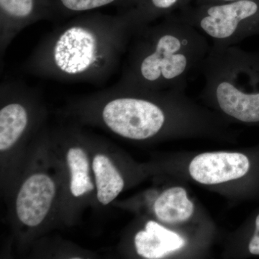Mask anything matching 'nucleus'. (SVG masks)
Listing matches in <instances>:
<instances>
[{"label": "nucleus", "instance_id": "nucleus-8", "mask_svg": "<svg viewBox=\"0 0 259 259\" xmlns=\"http://www.w3.org/2000/svg\"><path fill=\"white\" fill-rule=\"evenodd\" d=\"M41 20H49L41 0H0L1 57L19 32Z\"/></svg>", "mask_w": 259, "mask_h": 259}, {"label": "nucleus", "instance_id": "nucleus-12", "mask_svg": "<svg viewBox=\"0 0 259 259\" xmlns=\"http://www.w3.org/2000/svg\"><path fill=\"white\" fill-rule=\"evenodd\" d=\"M194 204L182 187H173L163 192L156 199L154 211L158 219L165 223L185 222L194 212Z\"/></svg>", "mask_w": 259, "mask_h": 259}, {"label": "nucleus", "instance_id": "nucleus-14", "mask_svg": "<svg viewBox=\"0 0 259 259\" xmlns=\"http://www.w3.org/2000/svg\"><path fill=\"white\" fill-rule=\"evenodd\" d=\"M93 168L96 180L99 202L108 204L122 192L124 180L107 156L97 154L93 159Z\"/></svg>", "mask_w": 259, "mask_h": 259}, {"label": "nucleus", "instance_id": "nucleus-15", "mask_svg": "<svg viewBox=\"0 0 259 259\" xmlns=\"http://www.w3.org/2000/svg\"><path fill=\"white\" fill-rule=\"evenodd\" d=\"M66 160L71 172L70 189L73 195L78 197L93 190L94 185L89 176L88 157L82 148H70Z\"/></svg>", "mask_w": 259, "mask_h": 259}, {"label": "nucleus", "instance_id": "nucleus-9", "mask_svg": "<svg viewBox=\"0 0 259 259\" xmlns=\"http://www.w3.org/2000/svg\"><path fill=\"white\" fill-rule=\"evenodd\" d=\"M185 244V240L177 233L154 221L146 223L144 231H139L135 237L137 253L148 259L161 258Z\"/></svg>", "mask_w": 259, "mask_h": 259}, {"label": "nucleus", "instance_id": "nucleus-13", "mask_svg": "<svg viewBox=\"0 0 259 259\" xmlns=\"http://www.w3.org/2000/svg\"><path fill=\"white\" fill-rule=\"evenodd\" d=\"M29 113L20 102H10L0 110V150L5 151L14 146L26 131Z\"/></svg>", "mask_w": 259, "mask_h": 259}, {"label": "nucleus", "instance_id": "nucleus-5", "mask_svg": "<svg viewBox=\"0 0 259 259\" xmlns=\"http://www.w3.org/2000/svg\"><path fill=\"white\" fill-rule=\"evenodd\" d=\"M117 95L102 107V122L112 132L126 139L146 140L166 125L167 112L161 103L164 93L115 88Z\"/></svg>", "mask_w": 259, "mask_h": 259}, {"label": "nucleus", "instance_id": "nucleus-17", "mask_svg": "<svg viewBox=\"0 0 259 259\" xmlns=\"http://www.w3.org/2000/svg\"><path fill=\"white\" fill-rule=\"evenodd\" d=\"M195 4H212V3H224L230 2L244 1V0H194Z\"/></svg>", "mask_w": 259, "mask_h": 259}, {"label": "nucleus", "instance_id": "nucleus-16", "mask_svg": "<svg viewBox=\"0 0 259 259\" xmlns=\"http://www.w3.org/2000/svg\"><path fill=\"white\" fill-rule=\"evenodd\" d=\"M248 250L253 255H259V214L255 219V229L250 240Z\"/></svg>", "mask_w": 259, "mask_h": 259}, {"label": "nucleus", "instance_id": "nucleus-4", "mask_svg": "<svg viewBox=\"0 0 259 259\" xmlns=\"http://www.w3.org/2000/svg\"><path fill=\"white\" fill-rule=\"evenodd\" d=\"M186 23L210 37L212 46L229 47L259 35V0L190 4L179 10Z\"/></svg>", "mask_w": 259, "mask_h": 259}, {"label": "nucleus", "instance_id": "nucleus-3", "mask_svg": "<svg viewBox=\"0 0 259 259\" xmlns=\"http://www.w3.org/2000/svg\"><path fill=\"white\" fill-rule=\"evenodd\" d=\"M199 71L204 95L224 115L243 123H259V51L212 46Z\"/></svg>", "mask_w": 259, "mask_h": 259}, {"label": "nucleus", "instance_id": "nucleus-6", "mask_svg": "<svg viewBox=\"0 0 259 259\" xmlns=\"http://www.w3.org/2000/svg\"><path fill=\"white\" fill-rule=\"evenodd\" d=\"M249 168V160L242 153H204L192 159L189 171L199 183L216 185L241 178Z\"/></svg>", "mask_w": 259, "mask_h": 259}, {"label": "nucleus", "instance_id": "nucleus-7", "mask_svg": "<svg viewBox=\"0 0 259 259\" xmlns=\"http://www.w3.org/2000/svg\"><path fill=\"white\" fill-rule=\"evenodd\" d=\"M56 194V186L45 174H35L24 182L16 200L19 220L25 226H38L47 217Z\"/></svg>", "mask_w": 259, "mask_h": 259}, {"label": "nucleus", "instance_id": "nucleus-2", "mask_svg": "<svg viewBox=\"0 0 259 259\" xmlns=\"http://www.w3.org/2000/svg\"><path fill=\"white\" fill-rule=\"evenodd\" d=\"M210 47L207 37L180 15L135 32L117 88L136 91L183 90L189 76L199 71Z\"/></svg>", "mask_w": 259, "mask_h": 259}, {"label": "nucleus", "instance_id": "nucleus-1", "mask_svg": "<svg viewBox=\"0 0 259 259\" xmlns=\"http://www.w3.org/2000/svg\"><path fill=\"white\" fill-rule=\"evenodd\" d=\"M131 37L128 23L121 13L77 15L49 32L23 69L59 81L104 82L117 69Z\"/></svg>", "mask_w": 259, "mask_h": 259}, {"label": "nucleus", "instance_id": "nucleus-11", "mask_svg": "<svg viewBox=\"0 0 259 259\" xmlns=\"http://www.w3.org/2000/svg\"><path fill=\"white\" fill-rule=\"evenodd\" d=\"M138 0H41L47 8L49 20L60 23L94 10L107 7H118L121 12L134 7Z\"/></svg>", "mask_w": 259, "mask_h": 259}, {"label": "nucleus", "instance_id": "nucleus-10", "mask_svg": "<svg viewBox=\"0 0 259 259\" xmlns=\"http://www.w3.org/2000/svg\"><path fill=\"white\" fill-rule=\"evenodd\" d=\"M194 0H138L130 9L121 12L128 23L132 35L166 15L172 14Z\"/></svg>", "mask_w": 259, "mask_h": 259}]
</instances>
